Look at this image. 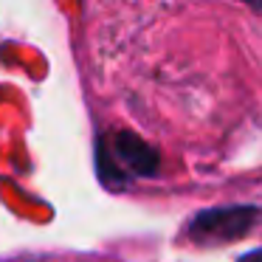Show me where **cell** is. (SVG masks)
I'll list each match as a JSON object with an SVG mask.
<instances>
[{
	"label": "cell",
	"mask_w": 262,
	"mask_h": 262,
	"mask_svg": "<svg viewBox=\"0 0 262 262\" xmlns=\"http://www.w3.org/2000/svg\"><path fill=\"white\" fill-rule=\"evenodd\" d=\"M259 209L256 206H217L194 214L186 226L189 239L200 245H223L243 239L254 228Z\"/></svg>",
	"instance_id": "cell-1"
},
{
	"label": "cell",
	"mask_w": 262,
	"mask_h": 262,
	"mask_svg": "<svg viewBox=\"0 0 262 262\" xmlns=\"http://www.w3.org/2000/svg\"><path fill=\"white\" fill-rule=\"evenodd\" d=\"M113 158H116V164L127 166L130 172H136V175H141V178H152V175H158V169H161L158 149L149 147V144L141 141L136 133H127V130L116 133Z\"/></svg>",
	"instance_id": "cell-2"
},
{
	"label": "cell",
	"mask_w": 262,
	"mask_h": 262,
	"mask_svg": "<svg viewBox=\"0 0 262 262\" xmlns=\"http://www.w3.org/2000/svg\"><path fill=\"white\" fill-rule=\"evenodd\" d=\"M239 262H262V248H254V251H248V254H243Z\"/></svg>",
	"instance_id": "cell-3"
},
{
	"label": "cell",
	"mask_w": 262,
	"mask_h": 262,
	"mask_svg": "<svg viewBox=\"0 0 262 262\" xmlns=\"http://www.w3.org/2000/svg\"><path fill=\"white\" fill-rule=\"evenodd\" d=\"M254 9H256V12H262V3H254Z\"/></svg>",
	"instance_id": "cell-4"
}]
</instances>
